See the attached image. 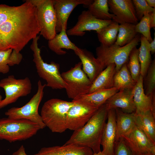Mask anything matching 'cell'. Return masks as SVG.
I'll return each mask as SVG.
<instances>
[{
	"label": "cell",
	"instance_id": "1",
	"mask_svg": "<svg viewBox=\"0 0 155 155\" xmlns=\"http://www.w3.org/2000/svg\"><path fill=\"white\" fill-rule=\"evenodd\" d=\"M40 30L36 8L29 0H26L16 6L12 14L0 25V50L11 49L19 53Z\"/></svg>",
	"mask_w": 155,
	"mask_h": 155
},
{
	"label": "cell",
	"instance_id": "2",
	"mask_svg": "<svg viewBox=\"0 0 155 155\" xmlns=\"http://www.w3.org/2000/svg\"><path fill=\"white\" fill-rule=\"evenodd\" d=\"M108 110L105 103L99 107L82 127L73 131L64 144H73L86 147L91 149L94 153L101 151L100 142Z\"/></svg>",
	"mask_w": 155,
	"mask_h": 155
},
{
	"label": "cell",
	"instance_id": "3",
	"mask_svg": "<svg viewBox=\"0 0 155 155\" xmlns=\"http://www.w3.org/2000/svg\"><path fill=\"white\" fill-rule=\"evenodd\" d=\"M74 104L71 101L53 98L44 104L40 115L46 127L53 132L62 133L67 129L66 117L67 113Z\"/></svg>",
	"mask_w": 155,
	"mask_h": 155
},
{
	"label": "cell",
	"instance_id": "4",
	"mask_svg": "<svg viewBox=\"0 0 155 155\" xmlns=\"http://www.w3.org/2000/svg\"><path fill=\"white\" fill-rule=\"evenodd\" d=\"M40 129L38 125L28 120L0 119V140L10 143L27 140Z\"/></svg>",
	"mask_w": 155,
	"mask_h": 155
},
{
	"label": "cell",
	"instance_id": "5",
	"mask_svg": "<svg viewBox=\"0 0 155 155\" xmlns=\"http://www.w3.org/2000/svg\"><path fill=\"white\" fill-rule=\"evenodd\" d=\"M39 37L37 36L32 40L30 46L33 53V61L38 75L46 81V86L53 89H65L66 85L62 78L59 64L53 61L47 63L42 58L40 50L38 45Z\"/></svg>",
	"mask_w": 155,
	"mask_h": 155
},
{
	"label": "cell",
	"instance_id": "6",
	"mask_svg": "<svg viewBox=\"0 0 155 155\" xmlns=\"http://www.w3.org/2000/svg\"><path fill=\"white\" fill-rule=\"evenodd\" d=\"M140 38L137 34L130 42L122 46L115 43L108 46L100 44L96 49V58L104 69L111 64H115L117 71L127 63L131 52L138 44Z\"/></svg>",
	"mask_w": 155,
	"mask_h": 155
},
{
	"label": "cell",
	"instance_id": "7",
	"mask_svg": "<svg viewBox=\"0 0 155 155\" xmlns=\"http://www.w3.org/2000/svg\"><path fill=\"white\" fill-rule=\"evenodd\" d=\"M37 92L29 101L23 106L13 107L5 112L8 117L14 119H25L38 125L41 129L46 126L38 112L40 104L44 95V90L46 84H42L40 80L37 83Z\"/></svg>",
	"mask_w": 155,
	"mask_h": 155
},
{
	"label": "cell",
	"instance_id": "8",
	"mask_svg": "<svg viewBox=\"0 0 155 155\" xmlns=\"http://www.w3.org/2000/svg\"><path fill=\"white\" fill-rule=\"evenodd\" d=\"M82 67V63L79 62L69 70L61 74L66 85L65 89L67 96L72 100L88 93L92 84Z\"/></svg>",
	"mask_w": 155,
	"mask_h": 155
},
{
	"label": "cell",
	"instance_id": "9",
	"mask_svg": "<svg viewBox=\"0 0 155 155\" xmlns=\"http://www.w3.org/2000/svg\"><path fill=\"white\" fill-rule=\"evenodd\" d=\"M36 7L40 34L49 40L57 34L56 17L53 0H29Z\"/></svg>",
	"mask_w": 155,
	"mask_h": 155
},
{
	"label": "cell",
	"instance_id": "10",
	"mask_svg": "<svg viewBox=\"0 0 155 155\" xmlns=\"http://www.w3.org/2000/svg\"><path fill=\"white\" fill-rule=\"evenodd\" d=\"M0 88L4 90L5 97L0 101V109L15 102L20 97L26 96L31 91L32 84L28 77L16 79L13 75L0 81Z\"/></svg>",
	"mask_w": 155,
	"mask_h": 155
},
{
	"label": "cell",
	"instance_id": "11",
	"mask_svg": "<svg viewBox=\"0 0 155 155\" xmlns=\"http://www.w3.org/2000/svg\"><path fill=\"white\" fill-rule=\"evenodd\" d=\"M122 137L135 155H155V144L135 125Z\"/></svg>",
	"mask_w": 155,
	"mask_h": 155
},
{
	"label": "cell",
	"instance_id": "12",
	"mask_svg": "<svg viewBox=\"0 0 155 155\" xmlns=\"http://www.w3.org/2000/svg\"><path fill=\"white\" fill-rule=\"evenodd\" d=\"M74 102L66 117L67 129L73 131L82 127L98 108L83 103Z\"/></svg>",
	"mask_w": 155,
	"mask_h": 155
},
{
	"label": "cell",
	"instance_id": "13",
	"mask_svg": "<svg viewBox=\"0 0 155 155\" xmlns=\"http://www.w3.org/2000/svg\"><path fill=\"white\" fill-rule=\"evenodd\" d=\"M78 20L75 25L66 31L67 35L82 36L86 31L95 30L97 32L113 21L97 19L88 10L83 11L79 16Z\"/></svg>",
	"mask_w": 155,
	"mask_h": 155
},
{
	"label": "cell",
	"instance_id": "14",
	"mask_svg": "<svg viewBox=\"0 0 155 155\" xmlns=\"http://www.w3.org/2000/svg\"><path fill=\"white\" fill-rule=\"evenodd\" d=\"M56 17V32L59 33L63 28L66 30L69 17L74 9L82 4L87 7L92 0H53Z\"/></svg>",
	"mask_w": 155,
	"mask_h": 155
},
{
	"label": "cell",
	"instance_id": "15",
	"mask_svg": "<svg viewBox=\"0 0 155 155\" xmlns=\"http://www.w3.org/2000/svg\"><path fill=\"white\" fill-rule=\"evenodd\" d=\"M109 7L115 17L113 20L119 24L126 23L136 24L138 23L131 0H108Z\"/></svg>",
	"mask_w": 155,
	"mask_h": 155
},
{
	"label": "cell",
	"instance_id": "16",
	"mask_svg": "<svg viewBox=\"0 0 155 155\" xmlns=\"http://www.w3.org/2000/svg\"><path fill=\"white\" fill-rule=\"evenodd\" d=\"M144 78L140 75L133 89V98L136 108L135 112L140 114L150 110L155 116V94L148 96L144 88Z\"/></svg>",
	"mask_w": 155,
	"mask_h": 155
},
{
	"label": "cell",
	"instance_id": "17",
	"mask_svg": "<svg viewBox=\"0 0 155 155\" xmlns=\"http://www.w3.org/2000/svg\"><path fill=\"white\" fill-rule=\"evenodd\" d=\"M116 114L115 109L108 110L106 122L101 138L100 145L104 155H113L116 142Z\"/></svg>",
	"mask_w": 155,
	"mask_h": 155
},
{
	"label": "cell",
	"instance_id": "18",
	"mask_svg": "<svg viewBox=\"0 0 155 155\" xmlns=\"http://www.w3.org/2000/svg\"><path fill=\"white\" fill-rule=\"evenodd\" d=\"M133 89L120 90L114 94L105 103L108 109L118 108L125 113H135L136 108L133 101Z\"/></svg>",
	"mask_w": 155,
	"mask_h": 155
},
{
	"label": "cell",
	"instance_id": "19",
	"mask_svg": "<svg viewBox=\"0 0 155 155\" xmlns=\"http://www.w3.org/2000/svg\"><path fill=\"white\" fill-rule=\"evenodd\" d=\"M74 51L81 61L83 71L92 83L104 68L91 52L80 48Z\"/></svg>",
	"mask_w": 155,
	"mask_h": 155
},
{
	"label": "cell",
	"instance_id": "20",
	"mask_svg": "<svg viewBox=\"0 0 155 155\" xmlns=\"http://www.w3.org/2000/svg\"><path fill=\"white\" fill-rule=\"evenodd\" d=\"M89 148L73 144H64L41 148L35 155H93Z\"/></svg>",
	"mask_w": 155,
	"mask_h": 155
},
{
	"label": "cell",
	"instance_id": "21",
	"mask_svg": "<svg viewBox=\"0 0 155 155\" xmlns=\"http://www.w3.org/2000/svg\"><path fill=\"white\" fill-rule=\"evenodd\" d=\"M118 91L115 87L101 90L79 96L73 99L72 101L85 104L99 108Z\"/></svg>",
	"mask_w": 155,
	"mask_h": 155
},
{
	"label": "cell",
	"instance_id": "22",
	"mask_svg": "<svg viewBox=\"0 0 155 155\" xmlns=\"http://www.w3.org/2000/svg\"><path fill=\"white\" fill-rule=\"evenodd\" d=\"M116 71L114 63L104 69L92 83L88 93L114 87L113 78Z\"/></svg>",
	"mask_w": 155,
	"mask_h": 155
},
{
	"label": "cell",
	"instance_id": "23",
	"mask_svg": "<svg viewBox=\"0 0 155 155\" xmlns=\"http://www.w3.org/2000/svg\"><path fill=\"white\" fill-rule=\"evenodd\" d=\"M48 46L51 50L59 55L66 53L65 51L63 50V49L74 51H79L80 49L69 40L66 30L64 28L59 34H57L52 39L48 40Z\"/></svg>",
	"mask_w": 155,
	"mask_h": 155
},
{
	"label": "cell",
	"instance_id": "24",
	"mask_svg": "<svg viewBox=\"0 0 155 155\" xmlns=\"http://www.w3.org/2000/svg\"><path fill=\"white\" fill-rule=\"evenodd\" d=\"M135 125L155 144V116L150 110L140 114L135 113Z\"/></svg>",
	"mask_w": 155,
	"mask_h": 155
},
{
	"label": "cell",
	"instance_id": "25",
	"mask_svg": "<svg viewBox=\"0 0 155 155\" xmlns=\"http://www.w3.org/2000/svg\"><path fill=\"white\" fill-rule=\"evenodd\" d=\"M116 114V142L128 134L135 125V113H128L118 108H115Z\"/></svg>",
	"mask_w": 155,
	"mask_h": 155
},
{
	"label": "cell",
	"instance_id": "26",
	"mask_svg": "<svg viewBox=\"0 0 155 155\" xmlns=\"http://www.w3.org/2000/svg\"><path fill=\"white\" fill-rule=\"evenodd\" d=\"M136 83L131 77L126 63L124 64L118 71H116L114 77V87L118 91L133 88Z\"/></svg>",
	"mask_w": 155,
	"mask_h": 155
},
{
	"label": "cell",
	"instance_id": "27",
	"mask_svg": "<svg viewBox=\"0 0 155 155\" xmlns=\"http://www.w3.org/2000/svg\"><path fill=\"white\" fill-rule=\"evenodd\" d=\"M119 26L118 23L113 20L109 24L97 32L100 44L108 46L114 44L117 40Z\"/></svg>",
	"mask_w": 155,
	"mask_h": 155
},
{
	"label": "cell",
	"instance_id": "28",
	"mask_svg": "<svg viewBox=\"0 0 155 155\" xmlns=\"http://www.w3.org/2000/svg\"><path fill=\"white\" fill-rule=\"evenodd\" d=\"M88 7L89 11L97 19L113 20L115 17L113 14L109 12L108 0H94Z\"/></svg>",
	"mask_w": 155,
	"mask_h": 155
},
{
	"label": "cell",
	"instance_id": "29",
	"mask_svg": "<svg viewBox=\"0 0 155 155\" xmlns=\"http://www.w3.org/2000/svg\"><path fill=\"white\" fill-rule=\"evenodd\" d=\"M140 42L141 44L139 48L138 57L140 65V75L144 78L152 60L148 48L150 42L141 34Z\"/></svg>",
	"mask_w": 155,
	"mask_h": 155
},
{
	"label": "cell",
	"instance_id": "30",
	"mask_svg": "<svg viewBox=\"0 0 155 155\" xmlns=\"http://www.w3.org/2000/svg\"><path fill=\"white\" fill-rule=\"evenodd\" d=\"M135 24L126 23L119 24L118 32L115 44L121 46L130 42L137 34Z\"/></svg>",
	"mask_w": 155,
	"mask_h": 155
},
{
	"label": "cell",
	"instance_id": "31",
	"mask_svg": "<svg viewBox=\"0 0 155 155\" xmlns=\"http://www.w3.org/2000/svg\"><path fill=\"white\" fill-rule=\"evenodd\" d=\"M139 49H133L126 63L127 67L133 80L136 82L140 75V65L139 59Z\"/></svg>",
	"mask_w": 155,
	"mask_h": 155
},
{
	"label": "cell",
	"instance_id": "32",
	"mask_svg": "<svg viewBox=\"0 0 155 155\" xmlns=\"http://www.w3.org/2000/svg\"><path fill=\"white\" fill-rule=\"evenodd\" d=\"M151 13H145L140 21L135 25L136 32L141 34L150 43L153 40L150 32Z\"/></svg>",
	"mask_w": 155,
	"mask_h": 155
},
{
	"label": "cell",
	"instance_id": "33",
	"mask_svg": "<svg viewBox=\"0 0 155 155\" xmlns=\"http://www.w3.org/2000/svg\"><path fill=\"white\" fill-rule=\"evenodd\" d=\"M145 94L148 96L155 92V59L152 60L145 78Z\"/></svg>",
	"mask_w": 155,
	"mask_h": 155
},
{
	"label": "cell",
	"instance_id": "34",
	"mask_svg": "<svg viewBox=\"0 0 155 155\" xmlns=\"http://www.w3.org/2000/svg\"><path fill=\"white\" fill-rule=\"evenodd\" d=\"M138 20H140L146 13H150L155 10V8L149 6L146 0H132Z\"/></svg>",
	"mask_w": 155,
	"mask_h": 155
},
{
	"label": "cell",
	"instance_id": "35",
	"mask_svg": "<svg viewBox=\"0 0 155 155\" xmlns=\"http://www.w3.org/2000/svg\"><path fill=\"white\" fill-rule=\"evenodd\" d=\"M113 155H135L123 137L115 142Z\"/></svg>",
	"mask_w": 155,
	"mask_h": 155
},
{
	"label": "cell",
	"instance_id": "36",
	"mask_svg": "<svg viewBox=\"0 0 155 155\" xmlns=\"http://www.w3.org/2000/svg\"><path fill=\"white\" fill-rule=\"evenodd\" d=\"M13 50H0V73L5 74L9 71V59Z\"/></svg>",
	"mask_w": 155,
	"mask_h": 155
},
{
	"label": "cell",
	"instance_id": "37",
	"mask_svg": "<svg viewBox=\"0 0 155 155\" xmlns=\"http://www.w3.org/2000/svg\"><path fill=\"white\" fill-rule=\"evenodd\" d=\"M22 57V55L20 52L17 53L13 50L9 59L8 65L9 66H13L19 64Z\"/></svg>",
	"mask_w": 155,
	"mask_h": 155
},
{
	"label": "cell",
	"instance_id": "38",
	"mask_svg": "<svg viewBox=\"0 0 155 155\" xmlns=\"http://www.w3.org/2000/svg\"><path fill=\"white\" fill-rule=\"evenodd\" d=\"M148 48L150 53L152 54L155 53V34L154 33V39L148 44Z\"/></svg>",
	"mask_w": 155,
	"mask_h": 155
},
{
	"label": "cell",
	"instance_id": "39",
	"mask_svg": "<svg viewBox=\"0 0 155 155\" xmlns=\"http://www.w3.org/2000/svg\"><path fill=\"white\" fill-rule=\"evenodd\" d=\"M12 155H27L25 152V149L23 145H22L19 149L12 154Z\"/></svg>",
	"mask_w": 155,
	"mask_h": 155
},
{
	"label": "cell",
	"instance_id": "40",
	"mask_svg": "<svg viewBox=\"0 0 155 155\" xmlns=\"http://www.w3.org/2000/svg\"><path fill=\"white\" fill-rule=\"evenodd\" d=\"M150 25L151 28L155 27V10L151 13Z\"/></svg>",
	"mask_w": 155,
	"mask_h": 155
},
{
	"label": "cell",
	"instance_id": "41",
	"mask_svg": "<svg viewBox=\"0 0 155 155\" xmlns=\"http://www.w3.org/2000/svg\"><path fill=\"white\" fill-rule=\"evenodd\" d=\"M146 1L149 6L155 8V0H146Z\"/></svg>",
	"mask_w": 155,
	"mask_h": 155
},
{
	"label": "cell",
	"instance_id": "42",
	"mask_svg": "<svg viewBox=\"0 0 155 155\" xmlns=\"http://www.w3.org/2000/svg\"><path fill=\"white\" fill-rule=\"evenodd\" d=\"M93 155H104V154L102 153V151L97 153H94Z\"/></svg>",
	"mask_w": 155,
	"mask_h": 155
},
{
	"label": "cell",
	"instance_id": "43",
	"mask_svg": "<svg viewBox=\"0 0 155 155\" xmlns=\"http://www.w3.org/2000/svg\"><path fill=\"white\" fill-rule=\"evenodd\" d=\"M2 99V97L1 94V92L0 91V101Z\"/></svg>",
	"mask_w": 155,
	"mask_h": 155
},
{
	"label": "cell",
	"instance_id": "44",
	"mask_svg": "<svg viewBox=\"0 0 155 155\" xmlns=\"http://www.w3.org/2000/svg\"><path fill=\"white\" fill-rule=\"evenodd\" d=\"M34 155H35V154H34Z\"/></svg>",
	"mask_w": 155,
	"mask_h": 155
}]
</instances>
